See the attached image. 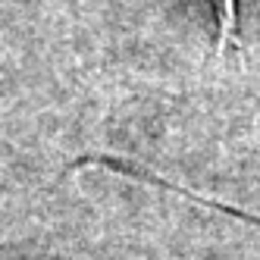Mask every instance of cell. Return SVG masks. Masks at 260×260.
Listing matches in <instances>:
<instances>
[{
	"mask_svg": "<svg viewBox=\"0 0 260 260\" xmlns=\"http://www.w3.org/2000/svg\"><path fill=\"white\" fill-rule=\"evenodd\" d=\"M216 7V22H219V47L216 53L222 57L226 50H235L238 53V0H213Z\"/></svg>",
	"mask_w": 260,
	"mask_h": 260,
	"instance_id": "1",
	"label": "cell"
}]
</instances>
